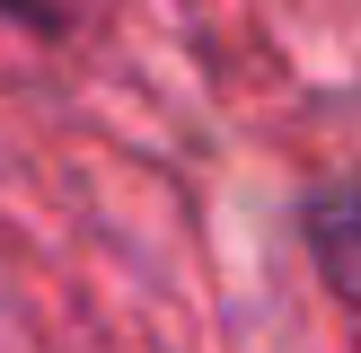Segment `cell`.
<instances>
[{"label":"cell","mask_w":361,"mask_h":353,"mask_svg":"<svg viewBox=\"0 0 361 353\" xmlns=\"http://www.w3.org/2000/svg\"><path fill=\"white\" fill-rule=\"evenodd\" d=\"M317 256H326V274H335V292L361 309V194H326L317 203Z\"/></svg>","instance_id":"1"}]
</instances>
